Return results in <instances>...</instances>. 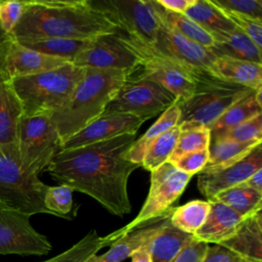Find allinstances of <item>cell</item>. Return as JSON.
Listing matches in <instances>:
<instances>
[{"mask_svg": "<svg viewBox=\"0 0 262 262\" xmlns=\"http://www.w3.org/2000/svg\"><path fill=\"white\" fill-rule=\"evenodd\" d=\"M135 140V135L125 134L77 148L60 149L46 171L59 184L91 196L111 214L123 217L132 210L128 179L140 167L125 159Z\"/></svg>", "mask_w": 262, "mask_h": 262, "instance_id": "1", "label": "cell"}, {"mask_svg": "<svg viewBox=\"0 0 262 262\" xmlns=\"http://www.w3.org/2000/svg\"><path fill=\"white\" fill-rule=\"evenodd\" d=\"M25 4L11 33L18 42L45 38L92 40L120 33L91 0H26Z\"/></svg>", "mask_w": 262, "mask_h": 262, "instance_id": "2", "label": "cell"}, {"mask_svg": "<svg viewBox=\"0 0 262 262\" xmlns=\"http://www.w3.org/2000/svg\"><path fill=\"white\" fill-rule=\"evenodd\" d=\"M130 76L126 71L85 68L84 76L69 102L50 115L61 144L102 115L106 104Z\"/></svg>", "mask_w": 262, "mask_h": 262, "instance_id": "3", "label": "cell"}, {"mask_svg": "<svg viewBox=\"0 0 262 262\" xmlns=\"http://www.w3.org/2000/svg\"><path fill=\"white\" fill-rule=\"evenodd\" d=\"M85 68L67 63L57 69L12 79L25 116L52 115L71 99Z\"/></svg>", "mask_w": 262, "mask_h": 262, "instance_id": "4", "label": "cell"}, {"mask_svg": "<svg viewBox=\"0 0 262 262\" xmlns=\"http://www.w3.org/2000/svg\"><path fill=\"white\" fill-rule=\"evenodd\" d=\"M252 89L218 79L209 73L199 72L195 75V87L192 94L178 100L180 131L194 128H209L229 106Z\"/></svg>", "mask_w": 262, "mask_h": 262, "instance_id": "5", "label": "cell"}, {"mask_svg": "<svg viewBox=\"0 0 262 262\" xmlns=\"http://www.w3.org/2000/svg\"><path fill=\"white\" fill-rule=\"evenodd\" d=\"M116 38L138 60L139 68L136 71L138 74L134 77L158 83L178 100H184L192 94L195 87V75L202 71L194 70L161 53L151 44L137 38L121 32L116 34Z\"/></svg>", "mask_w": 262, "mask_h": 262, "instance_id": "6", "label": "cell"}, {"mask_svg": "<svg viewBox=\"0 0 262 262\" xmlns=\"http://www.w3.org/2000/svg\"><path fill=\"white\" fill-rule=\"evenodd\" d=\"M150 173V187L141 210L130 223L107 235L111 245L134 229L168 218L173 210L172 204L182 194L191 179L190 175L177 170L169 162Z\"/></svg>", "mask_w": 262, "mask_h": 262, "instance_id": "7", "label": "cell"}, {"mask_svg": "<svg viewBox=\"0 0 262 262\" xmlns=\"http://www.w3.org/2000/svg\"><path fill=\"white\" fill-rule=\"evenodd\" d=\"M60 147L61 140L50 115H23L17 130V154L25 170L39 175Z\"/></svg>", "mask_w": 262, "mask_h": 262, "instance_id": "8", "label": "cell"}, {"mask_svg": "<svg viewBox=\"0 0 262 262\" xmlns=\"http://www.w3.org/2000/svg\"><path fill=\"white\" fill-rule=\"evenodd\" d=\"M48 185L23 168L19 160L0 150V203L30 216L50 214L44 206Z\"/></svg>", "mask_w": 262, "mask_h": 262, "instance_id": "9", "label": "cell"}, {"mask_svg": "<svg viewBox=\"0 0 262 262\" xmlns=\"http://www.w3.org/2000/svg\"><path fill=\"white\" fill-rule=\"evenodd\" d=\"M175 100L176 97L158 83L129 77L102 114H127L146 121L163 113Z\"/></svg>", "mask_w": 262, "mask_h": 262, "instance_id": "10", "label": "cell"}, {"mask_svg": "<svg viewBox=\"0 0 262 262\" xmlns=\"http://www.w3.org/2000/svg\"><path fill=\"white\" fill-rule=\"evenodd\" d=\"M121 33L152 44L161 21L151 0H91Z\"/></svg>", "mask_w": 262, "mask_h": 262, "instance_id": "11", "label": "cell"}, {"mask_svg": "<svg viewBox=\"0 0 262 262\" xmlns=\"http://www.w3.org/2000/svg\"><path fill=\"white\" fill-rule=\"evenodd\" d=\"M30 215L0 203V255H46L52 246L30 222Z\"/></svg>", "mask_w": 262, "mask_h": 262, "instance_id": "12", "label": "cell"}, {"mask_svg": "<svg viewBox=\"0 0 262 262\" xmlns=\"http://www.w3.org/2000/svg\"><path fill=\"white\" fill-rule=\"evenodd\" d=\"M72 63L81 68L126 71L131 75L139 68L137 58L117 40L116 34L93 39L90 46L80 52Z\"/></svg>", "mask_w": 262, "mask_h": 262, "instance_id": "13", "label": "cell"}, {"mask_svg": "<svg viewBox=\"0 0 262 262\" xmlns=\"http://www.w3.org/2000/svg\"><path fill=\"white\" fill-rule=\"evenodd\" d=\"M7 48L0 53V150L18 159L17 130L24 112L12 79L5 69Z\"/></svg>", "mask_w": 262, "mask_h": 262, "instance_id": "14", "label": "cell"}, {"mask_svg": "<svg viewBox=\"0 0 262 262\" xmlns=\"http://www.w3.org/2000/svg\"><path fill=\"white\" fill-rule=\"evenodd\" d=\"M145 120L127 114H102L62 142L60 149H72L125 134L135 135Z\"/></svg>", "mask_w": 262, "mask_h": 262, "instance_id": "15", "label": "cell"}, {"mask_svg": "<svg viewBox=\"0 0 262 262\" xmlns=\"http://www.w3.org/2000/svg\"><path fill=\"white\" fill-rule=\"evenodd\" d=\"M151 45L161 53L206 73H209L216 58L210 48L185 38L162 23Z\"/></svg>", "mask_w": 262, "mask_h": 262, "instance_id": "16", "label": "cell"}, {"mask_svg": "<svg viewBox=\"0 0 262 262\" xmlns=\"http://www.w3.org/2000/svg\"><path fill=\"white\" fill-rule=\"evenodd\" d=\"M262 169V145L257 144L244 159L226 168L200 173L198 188L200 192L211 201L220 191L245 182L253 173Z\"/></svg>", "mask_w": 262, "mask_h": 262, "instance_id": "17", "label": "cell"}, {"mask_svg": "<svg viewBox=\"0 0 262 262\" xmlns=\"http://www.w3.org/2000/svg\"><path fill=\"white\" fill-rule=\"evenodd\" d=\"M67 63V59L28 48L12 39L5 54V69L11 79L45 73Z\"/></svg>", "mask_w": 262, "mask_h": 262, "instance_id": "18", "label": "cell"}, {"mask_svg": "<svg viewBox=\"0 0 262 262\" xmlns=\"http://www.w3.org/2000/svg\"><path fill=\"white\" fill-rule=\"evenodd\" d=\"M209 203V214L193 237L208 245L210 243L219 245L235 233L244 217L220 202L211 201Z\"/></svg>", "mask_w": 262, "mask_h": 262, "instance_id": "19", "label": "cell"}, {"mask_svg": "<svg viewBox=\"0 0 262 262\" xmlns=\"http://www.w3.org/2000/svg\"><path fill=\"white\" fill-rule=\"evenodd\" d=\"M219 245L250 262H262V212L245 217L235 233Z\"/></svg>", "mask_w": 262, "mask_h": 262, "instance_id": "20", "label": "cell"}, {"mask_svg": "<svg viewBox=\"0 0 262 262\" xmlns=\"http://www.w3.org/2000/svg\"><path fill=\"white\" fill-rule=\"evenodd\" d=\"M209 74L223 81L257 90L262 88V64L227 56H216Z\"/></svg>", "mask_w": 262, "mask_h": 262, "instance_id": "21", "label": "cell"}, {"mask_svg": "<svg viewBox=\"0 0 262 262\" xmlns=\"http://www.w3.org/2000/svg\"><path fill=\"white\" fill-rule=\"evenodd\" d=\"M166 219L134 229L122 235L112 243L108 251L98 256L95 254L85 262H122L130 258L137 249L147 244L161 230Z\"/></svg>", "mask_w": 262, "mask_h": 262, "instance_id": "22", "label": "cell"}, {"mask_svg": "<svg viewBox=\"0 0 262 262\" xmlns=\"http://www.w3.org/2000/svg\"><path fill=\"white\" fill-rule=\"evenodd\" d=\"M214 40L210 48L216 56H227L262 64L261 49L237 28L232 32L210 33Z\"/></svg>", "mask_w": 262, "mask_h": 262, "instance_id": "23", "label": "cell"}, {"mask_svg": "<svg viewBox=\"0 0 262 262\" xmlns=\"http://www.w3.org/2000/svg\"><path fill=\"white\" fill-rule=\"evenodd\" d=\"M262 88L252 91L229 106L210 127L211 140L228 129L262 114Z\"/></svg>", "mask_w": 262, "mask_h": 262, "instance_id": "24", "label": "cell"}, {"mask_svg": "<svg viewBox=\"0 0 262 262\" xmlns=\"http://www.w3.org/2000/svg\"><path fill=\"white\" fill-rule=\"evenodd\" d=\"M193 235L180 231L166 219L161 230L148 242L151 262H172Z\"/></svg>", "mask_w": 262, "mask_h": 262, "instance_id": "25", "label": "cell"}, {"mask_svg": "<svg viewBox=\"0 0 262 262\" xmlns=\"http://www.w3.org/2000/svg\"><path fill=\"white\" fill-rule=\"evenodd\" d=\"M179 116L180 111L178 106V100L176 99L172 105H170L162 113L159 119L147 129V131L141 137H139V139L134 141L132 146L127 151L125 159L141 166L142 159L148 145L161 134L175 127L178 124Z\"/></svg>", "mask_w": 262, "mask_h": 262, "instance_id": "26", "label": "cell"}, {"mask_svg": "<svg viewBox=\"0 0 262 262\" xmlns=\"http://www.w3.org/2000/svg\"><path fill=\"white\" fill-rule=\"evenodd\" d=\"M183 14L208 33H228L236 29L233 23L211 0H193Z\"/></svg>", "mask_w": 262, "mask_h": 262, "instance_id": "27", "label": "cell"}, {"mask_svg": "<svg viewBox=\"0 0 262 262\" xmlns=\"http://www.w3.org/2000/svg\"><path fill=\"white\" fill-rule=\"evenodd\" d=\"M261 142L242 143L232 140H213L209 146V161L203 171L212 172L235 164L244 159L257 144Z\"/></svg>", "mask_w": 262, "mask_h": 262, "instance_id": "28", "label": "cell"}, {"mask_svg": "<svg viewBox=\"0 0 262 262\" xmlns=\"http://www.w3.org/2000/svg\"><path fill=\"white\" fill-rule=\"evenodd\" d=\"M151 4L155 11L157 12L159 19L166 27L207 48H211L213 46L214 40L210 33L201 28L186 15L183 13L172 12L163 8L157 2V0H151Z\"/></svg>", "mask_w": 262, "mask_h": 262, "instance_id": "29", "label": "cell"}, {"mask_svg": "<svg viewBox=\"0 0 262 262\" xmlns=\"http://www.w3.org/2000/svg\"><path fill=\"white\" fill-rule=\"evenodd\" d=\"M211 201L226 205L244 218L262 209V192L252 189L244 182L220 191Z\"/></svg>", "mask_w": 262, "mask_h": 262, "instance_id": "30", "label": "cell"}, {"mask_svg": "<svg viewBox=\"0 0 262 262\" xmlns=\"http://www.w3.org/2000/svg\"><path fill=\"white\" fill-rule=\"evenodd\" d=\"M92 40H78V39H69V38H45V39L24 41L19 43L38 52L67 59L72 63L73 59L80 52L84 51L86 48L90 46Z\"/></svg>", "mask_w": 262, "mask_h": 262, "instance_id": "31", "label": "cell"}, {"mask_svg": "<svg viewBox=\"0 0 262 262\" xmlns=\"http://www.w3.org/2000/svg\"><path fill=\"white\" fill-rule=\"evenodd\" d=\"M209 211L210 203L208 201L193 200L173 208L169 222L180 231L193 235L204 224Z\"/></svg>", "mask_w": 262, "mask_h": 262, "instance_id": "32", "label": "cell"}, {"mask_svg": "<svg viewBox=\"0 0 262 262\" xmlns=\"http://www.w3.org/2000/svg\"><path fill=\"white\" fill-rule=\"evenodd\" d=\"M179 133L180 128L178 125H176L155 139L148 145L142 159L141 166L145 170L152 172L164 163L168 162L175 149Z\"/></svg>", "mask_w": 262, "mask_h": 262, "instance_id": "33", "label": "cell"}, {"mask_svg": "<svg viewBox=\"0 0 262 262\" xmlns=\"http://www.w3.org/2000/svg\"><path fill=\"white\" fill-rule=\"evenodd\" d=\"M107 245H111L107 235L99 236L96 230L92 229L70 249L43 262H85Z\"/></svg>", "mask_w": 262, "mask_h": 262, "instance_id": "34", "label": "cell"}, {"mask_svg": "<svg viewBox=\"0 0 262 262\" xmlns=\"http://www.w3.org/2000/svg\"><path fill=\"white\" fill-rule=\"evenodd\" d=\"M210 142L211 134L210 129L207 127L180 131L175 149L168 162H171L184 154L209 149Z\"/></svg>", "mask_w": 262, "mask_h": 262, "instance_id": "35", "label": "cell"}, {"mask_svg": "<svg viewBox=\"0 0 262 262\" xmlns=\"http://www.w3.org/2000/svg\"><path fill=\"white\" fill-rule=\"evenodd\" d=\"M232 140L242 143L262 141V114L257 115L223 132L213 140Z\"/></svg>", "mask_w": 262, "mask_h": 262, "instance_id": "36", "label": "cell"}, {"mask_svg": "<svg viewBox=\"0 0 262 262\" xmlns=\"http://www.w3.org/2000/svg\"><path fill=\"white\" fill-rule=\"evenodd\" d=\"M44 206L51 215L68 218L73 209V190L63 184L48 186L44 195Z\"/></svg>", "mask_w": 262, "mask_h": 262, "instance_id": "37", "label": "cell"}, {"mask_svg": "<svg viewBox=\"0 0 262 262\" xmlns=\"http://www.w3.org/2000/svg\"><path fill=\"white\" fill-rule=\"evenodd\" d=\"M221 10L241 32H243L254 42L258 48H262V20H258L253 17L234 13L228 10Z\"/></svg>", "mask_w": 262, "mask_h": 262, "instance_id": "38", "label": "cell"}, {"mask_svg": "<svg viewBox=\"0 0 262 262\" xmlns=\"http://www.w3.org/2000/svg\"><path fill=\"white\" fill-rule=\"evenodd\" d=\"M217 7L262 20V0H211Z\"/></svg>", "mask_w": 262, "mask_h": 262, "instance_id": "39", "label": "cell"}, {"mask_svg": "<svg viewBox=\"0 0 262 262\" xmlns=\"http://www.w3.org/2000/svg\"><path fill=\"white\" fill-rule=\"evenodd\" d=\"M209 161V149L192 151L184 154L177 159L169 162L177 170L192 176L193 174L201 173Z\"/></svg>", "mask_w": 262, "mask_h": 262, "instance_id": "40", "label": "cell"}, {"mask_svg": "<svg viewBox=\"0 0 262 262\" xmlns=\"http://www.w3.org/2000/svg\"><path fill=\"white\" fill-rule=\"evenodd\" d=\"M25 1L0 0V27L6 34L11 35L25 11Z\"/></svg>", "mask_w": 262, "mask_h": 262, "instance_id": "41", "label": "cell"}, {"mask_svg": "<svg viewBox=\"0 0 262 262\" xmlns=\"http://www.w3.org/2000/svg\"><path fill=\"white\" fill-rule=\"evenodd\" d=\"M201 262H250L235 252L220 246L214 245L208 247Z\"/></svg>", "mask_w": 262, "mask_h": 262, "instance_id": "42", "label": "cell"}, {"mask_svg": "<svg viewBox=\"0 0 262 262\" xmlns=\"http://www.w3.org/2000/svg\"><path fill=\"white\" fill-rule=\"evenodd\" d=\"M208 247V244L196 241L193 237V239L180 251L172 262H201Z\"/></svg>", "mask_w": 262, "mask_h": 262, "instance_id": "43", "label": "cell"}, {"mask_svg": "<svg viewBox=\"0 0 262 262\" xmlns=\"http://www.w3.org/2000/svg\"><path fill=\"white\" fill-rule=\"evenodd\" d=\"M157 2L163 8L169 11L184 13L185 10L192 4L193 0H157Z\"/></svg>", "mask_w": 262, "mask_h": 262, "instance_id": "44", "label": "cell"}, {"mask_svg": "<svg viewBox=\"0 0 262 262\" xmlns=\"http://www.w3.org/2000/svg\"><path fill=\"white\" fill-rule=\"evenodd\" d=\"M131 262H151V256L149 252L148 243L137 249L131 255Z\"/></svg>", "mask_w": 262, "mask_h": 262, "instance_id": "45", "label": "cell"}, {"mask_svg": "<svg viewBox=\"0 0 262 262\" xmlns=\"http://www.w3.org/2000/svg\"><path fill=\"white\" fill-rule=\"evenodd\" d=\"M244 183L252 189L262 192V169H259L253 173Z\"/></svg>", "mask_w": 262, "mask_h": 262, "instance_id": "46", "label": "cell"}, {"mask_svg": "<svg viewBox=\"0 0 262 262\" xmlns=\"http://www.w3.org/2000/svg\"><path fill=\"white\" fill-rule=\"evenodd\" d=\"M12 39H13L12 36L6 34V33L2 30V28L0 27V53H1L2 51H4V50L8 47V45H9V43L11 42Z\"/></svg>", "mask_w": 262, "mask_h": 262, "instance_id": "47", "label": "cell"}]
</instances>
